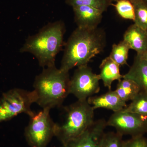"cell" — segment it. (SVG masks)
I'll return each instance as SVG.
<instances>
[{
  "mask_svg": "<svg viewBox=\"0 0 147 147\" xmlns=\"http://www.w3.org/2000/svg\"><path fill=\"white\" fill-rule=\"evenodd\" d=\"M50 111L48 109H42L30 117L25 130V138L30 146L47 147L55 136V123L50 117Z\"/></svg>",
  "mask_w": 147,
  "mask_h": 147,
  "instance_id": "6",
  "label": "cell"
},
{
  "mask_svg": "<svg viewBox=\"0 0 147 147\" xmlns=\"http://www.w3.org/2000/svg\"><path fill=\"white\" fill-rule=\"evenodd\" d=\"M69 72L58 69L56 65L43 68L35 79L36 103L42 109L51 110L59 107L70 94Z\"/></svg>",
  "mask_w": 147,
  "mask_h": 147,
  "instance_id": "3",
  "label": "cell"
},
{
  "mask_svg": "<svg viewBox=\"0 0 147 147\" xmlns=\"http://www.w3.org/2000/svg\"><path fill=\"white\" fill-rule=\"evenodd\" d=\"M65 32L62 21L50 23L36 34L29 36L20 49V53H31L43 68L55 65L56 56L63 45Z\"/></svg>",
  "mask_w": 147,
  "mask_h": 147,
  "instance_id": "2",
  "label": "cell"
},
{
  "mask_svg": "<svg viewBox=\"0 0 147 147\" xmlns=\"http://www.w3.org/2000/svg\"><path fill=\"white\" fill-rule=\"evenodd\" d=\"M107 125L114 127L123 136L144 135L147 133V117L122 110L110 116Z\"/></svg>",
  "mask_w": 147,
  "mask_h": 147,
  "instance_id": "8",
  "label": "cell"
},
{
  "mask_svg": "<svg viewBox=\"0 0 147 147\" xmlns=\"http://www.w3.org/2000/svg\"><path fill=\"white\" fill-rule=\"evenodd\" d=\"M123 147H147V138L144 135L131 137L125 141Z\"/></svg>",
  "mask_w": 147,
  "mask_h": 147,
  "instance_id": "22",
  "label": "cell"
},
{
  "mask_svg": "<svg viewBox=\"0 0 147 147\" xmlns=\"http://www.w3.org/2000/svg\"><path fill=\"white\" fill-rule=\"evenodd\" d=\"M98 74L94 73L88 65L77 67L69 82L70 94L78 100H86L100 90Z\"/></svg>",
  "mask_w": 147,
  "mask_h": 147,
  "instance_id": "7",
  "label": "cell"
},
{
  "mask_svg": "<svg viewBox=\"0 0 147 147\" xmlns=\"http://www.w3.org/2000/svg\"><path fill=\"white\" fill-rule=\"evenodd\" d=\"M143 1L147 4V0H143Z\"/></svg>",
  "mask_w": 147,
  "mask_h": 147,
  "instance_id": "25",
  "label": "cell"
},
{
  "mask_svg": "<svg viewBox=\"0 0 147 147\" xmlns=\"http://www.w3.org/2000/svg\"><path fill=\"white\" fill-rule=\"evenodd\" d=\"M67 5L72 7L80 6H89L100 9L103 12L113 5L110 0H65Z\"/></svg>",
  "mask_w": 147,
  "mask_h": 147,
  "instance_id": "19",
  "label": "cell"
},
{
  "mask_svg": "<svg viewBox=\"0 0 147 147\" xmlns=\"http://www.w3.org/2000/svg\"><path fill=\"white\" fill-rule=\"evenodd\" d=\"M87 100L94 110L103 108L112 110L114 113L121 111L127 105L126 102L119 97L115 91L112 90L98 96H92Z\"/></svg>",
  "mask_w": 147,
  "mask_h": 147,
  "instance_id": "11",
  "label": "cell"
},
{
  "mask_svg": "<svg viewBox=\"0 0 147 147\" xmlns=\"http://www.w3.org/2000/svg\"><path fill=\"white\" fill-rule=\"evenodd\" d=\"M134 7V24L147 31V4L143 0H130Z\"/></svg>",
  "mask_w": 147,
  "mask_h": 147,
  "instance_id": "18",
  "label": "cell"
},
{
  "mask_svg": "<svg viewBox=\"0 0 147 147\" xmlns=\"http://www.w3.org/2000/svg\"><path fill=\"white\" fill-rule=\"evenodd\" d=\"M130 48L127 42L122 40L118 44H114L109 57L119 65H127L128 53Z\"/></svg>",
  "mask_w": 147,
  "mask_h": 147,
  "instance_id": "17",
  "label": "cell"
},
{
  "mask_svg": "<svg viewBox=\"0 0 147 147\" xmlns=\"http://www.w3.org/2000/svg\"><path fill=\"white\" fill-rule=\"evenodd\" d=\"M123 78L133 80L140 87L141 90L147 92V61L143 55H137L128 72Z\"/></svg>",
  "mask_w": 147,
  "mask_h": 147,
  "instance_id": "13",
  "label": "cell"
},
{
  "mask_svg": "<svg viewBox=\"0 0 147 147\" xmlns=\"http://www.w3.org/2000/svg\"><path fill=\"white\" fill-rule=\"evenodd\" d=\"M120 66L109 57L105 58L101 62L99 68V77L104 86L111 90L113 83L115 81L118 82L123 79V75L120 72Z\"/></svg>",
  "mask_w": 147,
  "mask_h": 147,
  "instance_id": "14",
  "label": "cell"
},
{
  "mask_svg": "<svg viewBox=\"0 0 147 147\" xmlns=\"http://www.w3.org/2000/svg\"><path fill=\"white\" fill-rule=\"evenodd\" d=\"M115 6L118 14L123 19L132 20L135 18L134 7L130 0H119Z\"/></svg>",
  "mask_w": 147,
  "mask_h": 147,
  "instance_id": "20",
  "label": "cell"
},
{
  "mask_svg": "<svg viewBox=\"0 0 147 147\" xmlns=\"http://www.w3.org/2000/svg\"><path fill=\"white\" fill-rule=\"evenodd\" d=\"M122 110L147 117V92L141 90Z\"/></svg>",
  "mask_w": 147,
  "mask_h": 147,
  "instance_id": "16",
  "label": "cell"
},
{
  "mask_svg": "<svg viewBox=\"0 0 147 147\" xmlns=\"http://www.w3.org/2000/svg\"><path fill=\"white\" fill-rule=\"evenodd\" d=\"M107 126L105 119L94 121L82 134L63 147H99Z\"/></svg>",
  "mask_w": 147,
  "mask_h": 147,
  "instance_id": "9",
  "label": "cell"
},
{
  "mask_svg": "<svg viewBox=\"0 0 147 147\" xmlns=\"http://www.w3.org/2000/svg\"><path fill=\"white\" fill-rule=\"evenodd\" d=\"M143 56L145 58V59L147 61V50L146 52V53L143 55Z\"/></svg>",
  "mask_w": 147,
  "mask_h": 147,
  "instance_id": "23",
  "label": "cell"
},
{
  "mask_svg": "<svg viewBox=\"0 0 147 147\" xmlns=\"http://www.w3.org/2000/svg\"><path fill=\"white\" fill-rule=\"evenodd\" d=\"M77 27L92 29L98 28L102 20L103 11L89 6L72 7Z\"/></svg>",
  "mask_w": 147,
  "mask_h": 147,
  "instance_id": "10",
  "label": "cell"
},
{
  "mask_svg": "<svg viewBox=\"0 0 147 147\" xmlns=\"http://www.w3.org/2000/svg\"><path fill=\"white\" fill-rule=\"evenodd\" d=\"M118 82L115 91L124 102L133 100L141 90L139 85L131 79L123 78Z\"/></svg>",
  "mask_w": 147,
  "mask_h": 147,
  "instance_id": "15",
  "label": "cell"
},
{
  "mask_svg": "<svg viewBox=\"0 0 147 147\" xmlns=\"http://www.w3.org/2000/svg\"><path fill=\"white\" fill-rule=\"evenodd\" d=\"M33 90L12 89L3 94L0 97V123L9 120L21 113L30 117L34 115L31 106L36 103Z\"/></svg>",
  "mask_w": 147,
  "mask_h": 147,
  "instance_id": "5",
  "label": "cell"
},
{
  "mask_svg": "<svg viewBox=\"0 0 147 147\" xmlns=\"http://www.w3.org/2000/svg\"><path fill=\"white\" fill-rule=\"evenodd\" d=\"M110 1L113 2L114 1L117 2V1H119V0H110Z\"/></svg>",
  "mask_w": 147,
  "mask_h": 147,
  "instance_id": "24",
  "label": "cell"
},
{
  "mask_svg": "<svg viewBox=\"0 0 147 147\" xmlns=\"http://www.w3.org/2000/svg\"><path fill=\"white\" fill-rule=\"evenodd\" d=\"M123 40L137 55H143L147 50V31L133 24L125 32Z\"/></svg>",
  "mask_w": 147,
  "mask_h": 147,
  "instance_id": "12",
  "label": "cell"
},
{
  "mask_svg": "<svg viewBox=\"0 0 147 147\" xmlns=\"http://www.w3.org/2000/svg\"><path fill=\"white\" fill-rule=\"evenodd\" d=\"M94 111L88 100H78L65 109L61 123H55V136L63 146L80 136L94 121Z\"/></svg>",
  "mask_w": 147,
  "mask_h": 147,
  "instance_id": "4",
  "label": "cell"
},
{
  "mask_svg": "<svg viewBox=\"0 0 147 147\" xmlns=\"http://www.w3.org/2000/svg\"><path fill=\"white\" fill-rule=\"evenodd\" d=\"M123 136L117 132L104 133L99 147H123Z\"/></svg>",
  "mask_w": 147,
  "mask_h": 147,
  "instance_id": "21",
  "label": "cell"
},
{
  "mask_svg": "<svg viewBox=\"0 0 147 147\" xmlns=\"http://www.w3.org/2000/svg\"><path fill=\"white\" fill-rule=\"evenodd\" d=\"M106 42L103 29L77 27L65 43L60 69L69 72L74 67L87 65L92 59L103 51Z\"/></svg>",
  "mask_w": 147,
  "mask_h": 147,
  "instance_id": "1",
  "label": "cell"
}]
</instances>
